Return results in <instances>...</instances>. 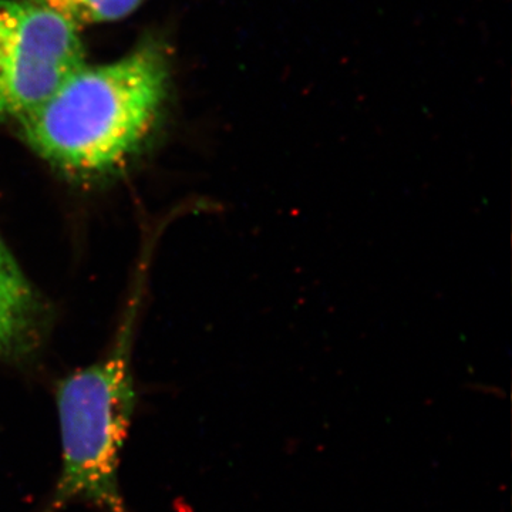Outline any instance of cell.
I'll use <instances>...</instances> for the list:
<instances>
[{"instance_id":"7a4b0ae2","label":"cell","mask_w":512,"mask_h":512,"mask_svg":"<svg viewBox=\"0 0 512 512\" xmlns=\"http://www.w3.org/2000/svg\"><path fill=\"white\" fill-rule=\"evenodd\" d=\"M140 301L138 286L109 352L57 386L62 470L45 512H60L76 501L103 512H127L119 470L137 403L131 353Z\"/></svg>"},{"instance_id":"3957f363","label":"cell","mask_w":512,"mask_h":512,"mask_svg":"<svg viewBox=\"0 0 512 512\" xmlns=\"http://www.w3.org/2000/svg\"><path fill=\"white\" fill-rule=\"evenodd\" d=\"M84 63L79 29L32 0H0V123L35 110Z\"/></svg>"},{"instance_id":"277c9868","label":"cell","mask_w":512,"mask_h":512,"mask_svg":"<svg viewBox=\"0 0 512 512\" xmlns=\"http://www.w3.org/2000/svg\"><path fill=\"white\" fill-rule=\"evenodd\" d=\"M37 318L35 292L0 239V357L16 359L32 349Z\"/></svg>"},{"instance_id":"6da1fadb","label":"cell","mask_w":512,"mask_h":512,"mask_svg":"<svg viewBox=\"0 0 512 512\" xmlns=\"http://www.w3.org/2000/svg\"><path fill=\"white\" fill-rule=\"evenodd\" d=\"M170 84V60L146 39L114 62L82 64L49 99L19 120L22 136L50 164L79 175L119 167L158 119Z\"/></svg>"},{"instance_id":"5b68a950","label":"cell","mask_w":512,"mask_h":512,"mask_svg":"<svg viewBox=\"0 0 512 512\" xmlns=\"http://www.w3.org/2000/svg\"><path fill=\"white\" fill-rule=\"evenodd\" d=\"M74 28L117 22L136 12L147 0H32Z\"/></svg>"}]
</instances>
